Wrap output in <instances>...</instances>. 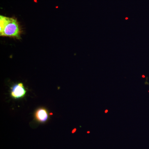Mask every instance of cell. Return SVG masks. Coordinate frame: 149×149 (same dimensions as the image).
<instances>
[{
    "instance_id": "obj_5",
    "label": "cell",
    "mask_w": 149,
    "mask_h": 149,
    "mask_svg": "<svg viewBox=\"0 0 149 149\" xmlns=\"http://www.w3.org/2000/svg\"><path fill=\"white\" fill-rule=\"evenodd\" d=\"M145 77V76H144V75H143V77Z\"/></svg>"
},
{
    "instance_id": "obj_6",
    "label": "cell",
    "mask_w": 149,
    "mask_h": 149,
    "mask_svg": "<svg viewBox=\"0 0 149 149\" xmlns=\"http://www.w3.org/2000/svg\"><path fill=\"white\" fill-rule=\"evenodd\" d=\"M128 19V18H127H127H125V19Z\"/></svg>"
},
{
    "instance_id": "obj_1",
    "label": "cell",
    "mask_w": 149,
    "mask_h": 149,
    "mask_svg": "<svg viewBox=\"0 0 149 149\" xmlns=\"http://www.w3.org/2000/svg\"><path fill=\"white\" fill-rule=\"evenodd\" d=\"M20 28L17 19L0 16V36L19 38Z\"/></svg>"
},
{
    "instance_id": "obj_4",
    "label": "cell",
    "mask_w": 149,
    "mask_h": 149,
    "mask_svg": "<svg viewBox=\"0 0 149 149\" xmlns=\"http://www.w3.org/2000/svg\"><path fill=\"white\" fill-rule=\"evenodd\" d=\"M108 110H106L105 111V113H107L108 112Z\"/></svg>"
},
{
    "instance_id": "obj_2",
    "label": "cell",
    "mask_w": 149,
    "mask_h": 149,
    "mask_svg": "<svg viewBox=\"0 0 149 149\" xmlns=\"http://www.w3.org/2000/svg\"><path fill=\"white\" fill-rule=\"evenodd\" d=\"M26 91L22 83L15 85L12 88L11 96L15 99H19L25 95Z\"/></svg>"
},
{
    "instance_id": "obj_7",
    "label": "cell",
    "mask_w": 149,
    "mask_h": 149,
    "mask_svg": "<svg viewBox=\"0 0 149 149\" xmlns=\"http://www.w3.org/2000/svg\"></svg>"
},
{
    "instance_id": "obj_3",
    "label": "cell",
    "mask_w": 149,
    "mask_h": 149,
    "mask_svg": "<svg viewBox=\"0 0 149 149\" xmlns=\"http://www.w3.org/2000/svg\"><path fill=\"white\" fill-rule=\"evenodd\" d=\"M35 118L39 122L45 123L49 118V113L47 111L45 108H40L35 112Z\"/></svg>"
}]
</instances>
